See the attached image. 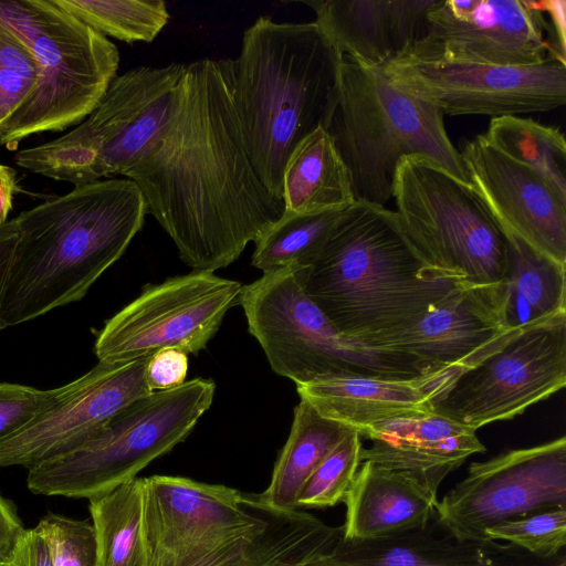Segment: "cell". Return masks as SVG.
I'll use <instances>...</instances> for the list:
<instances>
[{"mask_svg":"<svg viewBox=\"0 0 566 566\" xmlns=\"http://www.w3.org/2000/svg\"><path fill=\"white\" fill-rule=\"evenodd\" d=\"M38 75L29 46L0 20V130L30 95Z\"/></svg>","mask_w":566,"mask_h":566,"instance_id":"cell-35","label":"cell"},{"mask_svg":"<svg viewBox=\"0 0 566 566\" xmlns=\"http://www.w3.org/2000/svg\"><path fill=\"white\" fill-rule=\"evenodd\" d=\"M103 35L133 42H151L169 21L161 0H54Z\"/></svg>","mask_w":566,"mask_h":566,"instance_id":"cell-32","label":"cell"},{"mask_svg":"<svg viewBox=\"0 0 566 566\" xmlns=\"http://www.w3.org/2000/svg\"><path fill=\"white\" fill-rule=\"evenodd\" d=\"M427 21L424 35L397 56L501 66L535 65L548 56L566 62L532 0H436Z\"/></svg>","mask_w":566,"mask_h":566,"instance_id":"cell-16","label":"cell"},{"mask_svg":"<svg viewBox=\"0 0 566 566\" xmlns=\"http://www.w3.org/2000/svg\"><path fill=\"white\" fill-rule=\"evenodd\" d=\"M233 88L232 59L186 65L164 135L125 177L192 271L230 265L284 212L254 169Z\"/></svg>","mask_w":566,"mask_h":566,"instance_id":"cell-1","label":"cell"},{"mask_svg":"<svg viewBox=\"0 0 566 566\" xmlns=\"http://www.w3.org/2000/svg\"><path fill=\"white\" fill-rule=\"evenodd\" d=\"M17 189L15 172L11 167L0 164V224L7 222L12 207V197Z\"/></svg>","mask_w":566,"mask_h":566,"instance_id":"cell-43","label":"cell"},{"mask_svg":"<svg viewBox=\"0 0 566 566\" xmlns=\"http://www.w3.org/2000/svg\"><path fill=\"white\" fill-rule=\"evenodd\" d=\"M214 392L211 379L195 378L133 401L78 448L30 469L28 489L87 500L115 490L182 442Z\"/></svg>","mask_w":566,"mask_h":566,"instance_id":"cell-8","label":"cell"},{"mask_svg":"<svg viewBox=\"0 0 566 566\" xmlns=\"http://www.w3.org/2000/svg\"><path fill=\"white\" fill-rule=\"evenodd\" d=\"M566 385V313L523 329L460 374L432 410L479 428L512 419Z\"/></svg>","mask_w":566,"mask_h":566,"instance_id":"cell-12","label":"cell"},{"mask_svg":"<svg viewBox=\"0 0 566 566\" xmlns=\"http://www.w3.org/2000/svg\"><path fill=\"white\" fill-rule=\"evenodd\" d=\"M501 284L464 287L411 325L376 337L366 346L399 354L423 373L474 367L520 332L504 326Z\"/></svg>","mask_w":566,"mask_h":566,"instance_id":"cell-18","label":"cell"},{"mask_svg":"<svg viewBox=\"0 0 566 566\" xmlns=\"http://www.w3.org/2000/svg\"><path fill=\"white\" fill-rule=\"evenodd\" d=\"M36 527L49 546L53 566H97L93 524L51 513Z\"/></svg>","mask_w":566,"mask_h":566,"instance_id":"cell-36","label":"cell"},{"mask_svg":"<svg viewBox=\"0 0 566 566\" xmlns=\"http://www.w3.org/2000/svg\"><path fill=\"white\" fill-rule=\"evenodd\" d=\"M239 304L272 370L295 385L340 376L410 379L426 375L405 356L340 335L305 294L297 265L263 273L243 285Z\"/></svg>","mask_w":566,"mask_h":566,"instance_id":"cell-9","label":"cell"},{"mask_svg":"<svg viewBox=\"0 0 566 566\" xmlns=\"http://www.w3.org/2000/svg\"><path fill=\"white\" fill-rule=\"evenodd\" d=\"M298 274L307 297L339 334L365 346L471 287L429 264L395 211L361 200L345 209Z\"/></svg>","mask_w":566,"mask_h":566,"instance_id":"cell-2","label":"cell"},{"mask_svg":"<svg viewBox=\"0 0 566 566\" xmlns=\"http://www.w3.org/2000/svg\"><path fill=\"white\" fill-rule=\"evenodd\" d=\"M507 238L502 316L520 332L566 313V264L554 261L517 235Z\"/></svg>","mask_w":566,"mask_h":566,"instance_id":"cell-26","label":"cell"},{"mask_svg":"<svg viewBox=\"0 0 566 566\" xmlns=\"http://www.w3.org/2000/svg\"><path fill=\"white\" fill-rule=\"evenodd\" d=\"M27 530L15 504L0 494V566H10Z\"/></svg>","mask_w":566,"mask_h":566,"instance_id":"cell-39","label":"cell"},{"mask_svg":"<svg viewBox=\"0 0 566 566\" xmlns=\"http://www.w3.org/2000/svg\"><path fill=\"white\" fill-rule=\"evenodd\" d=\"M328 556L353 566H566L565 552L542 559L506 542L458 539L439 524L436 512L424 527L395 537L342 538Z\"/></svg>","mask_w":566,"mask_h":566,"instance_id":"cell-22","label":"cell"},{"mask_svg":"<svg viewBox=\"0 0 566 566\" xmlns=\"http://www.w3.org/2000/svg\"><path fill=\"white\" fill-rule=\"evenodd\" d=\"M438 489L415 472L363 461L344 501L343 539L373 542L424 527L436 512Z\"/></svg>","mask_w":566,"mask_h":566,"instance_id":"cell-23","label":"cell"},{"mask_svg":"<svg viewBox=\"0 0 566 566\" xmlns=\"http://www.w3.org/2000/svg\"><path fill=\"white\" fill-rule=\"evenodd\" d=\"M282 178L284 212L318 213L356 201L348 169L323 127L295 146Z\"/></svg>","mask_w":566,"mask_h":566,"instance_id":"cell-27","label":"cell"},{"mask_svg":"<svg viewBox=\"0 0 566 566\" xmlns=\"http://www.w3.org/2000/svg\"><path fill=\"white\" fill-rule=\"evenodd\" d=\"M392 198L412 244L432 266L471 287L501 284L507 238L471 184L421 156L397 166Z\"/></svg>","mask_w":566,"mask_h":566,"instance_id":"cell-10","label":"cell"},{"mask_svg":"<svg viewBox=\"0 0 566 566\" xmlns=\"http://www.w3.org/2000/svg\"><path fill=\"white\" fill-rule=\"evenodd\" d=\"M342 538V525H327L301 510L265 505L255 527L187 566H305L329 554Z\"/></svg>","mask_w":566,"mask_h":566,"instance_id":"cell-25","label":"cell"},{"mask_svg":"<svg viewBox=\"0 0 566 566\" xmlns=\"http://www.w3.org/2000/svg\"><path fill=\"white\" fill-rule=\"evenodd\" d=\"M345 209L318 213L283 212L254 242L252 265L263 273L289 265H307L321 250Z\"/></svg>","mask_w":566,"mask_h":566,"instance_id":"cell-31","label":"cell"},{"mask_svg":"<svg viewBox=\"0 0 566 566\" xmlns=\"http://www.w3.org/2000/svg\"><path fill=\"white\" fill-rule=\"evenodd\" d=\"M556 509H566L565 436L472 462L436 518L458 539L483 541L491 526Z\"/></svg>","mask_w":566,"mask_h":566,"instance_id":"cell-13","label":"cell"},{"mask_svg":"<svg viewBox=\"0 0 566 566\" xmlns=\"http://www.w3.org/2000/svg\"><path fill=\"white\" fill-rule=\"evenodd\" d=\"M148 359L98 361L80 378L60 387L48 408L0 441V467L30 470L85 443L114 415L153 392L145 378Z\"/></svg>","mask_w":566,"mask_h":566,"instance_id":"cell-17","label":"cell"},{"mask_svg":"<svg viewBox=\"0 0 566 566\" xmlns=\"http://www.w3.org/2000/svg\"><path fill=\"white\" fill-rule=\"evenodd\" d=\"M187 373L188 355L176 348H166L148 359L145 378L149 389L154 392L182 385Z\"/></svg>","mask_w":566,"mask_h":566,"instance_id":"cell-38","label":"cell"},{"mask_svg":"<svg viewBox=\"0 0 566 566\" xmlns=\"http://www.w3.org/2000/svg\"><path fill=\"white\" fill-rule=\"evenodd\" d=\"M327 132L348 169L355 200L385 206L392 198L397 166L408 156L428 158L470 184L443 114L394 86L381 66L343 56Z\"/></svg>","mask_w":566,"mask_h":566,"instance_id":"cell-5","label":"cell"},{"mask_svg":"<svg viewBox=\"0 0 566 566\" xmlns=\"http://www.w3.org/2000/svg\"><path fill=\"white\" fill-rule=\"evenodd\" d=\"M10 566H53L49 546L36 526L27 530Z\"/></svg>","mask_w":566,"mask_h":566,"instance_id":"cell-40","label":"cell"},{"mask_svg":"<svg viewBox=\"0 0 566 566\" xmlns=\"http://www.w3.org/2000/svg\"><path fill=\"white\" fill-rule=\"evenodd\" d=\"M242 284L213 272L191 271L147 284L109 318L95 342L98 361L148 359L166 348L197 355L240 301Z\"/></svg>","mask_w":566,"mask_h":566,"instance_id":"cell-11","label":"cell"},{"mask_svg":"<svg viewBox=\"0 0 566 566\" xmlns=\"http://www.w3.org/2000/svg\"><path fill=\"white\" fill-rule=\"evenodd\" d=\"M470 184L500 223L538 252L566 264V199L534 170L478 135L460 150Z\"/></svg>","mask_w":566,"mask_h":566,"instance_id":"cell-19","label":"cell"},{"mask_svg":"<svg viewBox=\"0 0 566 566\" xmlns=\"http://www.w3.org/2000/svg\"><path fill=\"white\" fill-rule=\"evenodd\" d=\"M144 500L143 478L88 500L97 566H146Z\"/></svg>","mask_w":566,"mask_h":566,"instance_id":"cell-29","label":"cell"},{"mask_svg":"<svg viewBox=\"0 0 566 566\" xmlns=\"http://www.w3.org/2000/svg\"><path fill=\"white\" fill-rule=\"evenodd\" d=\"M142 190L128 178L75 186L21 212L0 303V326L80 301L126 251L145 223Z\"/></svg>","mask_w":566,"mask_h":566,"instance_id":"cell-3","label":"cell"},{"mask_svg":"<svg viewBox=\"0 0 566 566\" xmlns=\"http://www.w3.org/2000/svg\"><path fill=\"white\" fill-rule=\"evenodd\" d=\"M533 6L542 12H546L551 19L553 41L558 53L566 57V1L548 0L533 1Z\"/></svg>","mask_w":566,"mask_h":566,"instance_id":"cell-41","label":"cell"},{"mask_svg":"<svg viewBox=\"0 0 566 566\" xmlns=\"http://www.w3.org/2000/svg\"><path fill=\"white\" fill-rule=\"evenodd\" d=\"M380 66L394 86L443 115L493 118L552 111L566 103V62L552 56L525 66L395 56Z\"/></svg>","mask_w":566,"mask_h":566,"instance_id":"cell-14","label":"cell"},{"mask_svg":"<svg viewBox=\"0 0 566 566\" xmlns=\"http://www.w3.org/2000/svg\"><path fill=\"white\" fill-rule=\"evenodd\" d=\"M361 437L352 430L307 479L296 509H326L344 503L361 463Z\"/></svg>","mask_w":566,"mask_h":566,"instance_id":"cell-33","label":"cell"},{"mask_svg":"<svg viewBox=\"0 0 566 566\" xmlns=\"http://www.w3.org/2000/svg\"><path fill=\"white\" fill-rule=\"evenodd\" d=\"M0 20L29 46L39 69L32 92L0 130V145L14 150L25 137L88 116L116 77L119 53L54 0H0Z\"/></svg>","mask_w":566,"mask_h":566,"instance_id":"cell-6","label":"cell"},{"mask_svg":"<svg viewBox=\"0 0 566 566\" xmlns=\"http://www.w3.org/2000/svg\"><path fill=\"white\" fill-rule=\"evenodd\" d=\"M59 388L39 390L33 387L0 382V441L10 437L48 408Z\"/></svg>","mask_w":566,"mask_h":566,"instance_id":"cell-37","label":"cell"},{"mask_svg":"<svg viewBox=\"0 0 566 566\" xmlns=\"http://www.w3.org/2000/svg\"><path fill=\"white\" fill-rule=\"evenodd\" d=\"M18 239L15 220L0 224V303ZM0 331H2L0 326Z\"/></svg>","mask_w":566,"mask_h":566,"instance_id":"cell-42","label":"cell"},{"mask_svg":"<svg viewBox=\"0 0 566 566\" xmlns=\"http://www.w3.org/2000/svg\"><path fill=\"white\" fill-rule=\"evenodd\" d=\"M144 482L146 566H179L211 554L255 527L265 505L258 494L184 476Z\"/></svg>","mask_w":566,"mask_h":566,"instance_id":"cell-15","label":"cell"},{"mask_svg":"<svg viewBox=\"0 0 566 566\" xmlns=\"http://www.w3.org/2000/svg\"><path fill=\"white\" fill-rule=\"evenodd\" d=\"M436 0H311L315 24L336 52L380 66L418 42Z\"/></svg>","mask_w":566,"mask_h":566,"instance_id":"cell-21","label":"cell"},{"mask_svg":"<svg viewBox=\"0 0 566 566\" xmlns=\"http://www.w3.org/2000/svg\"><path fill=\"white\" fill-rule=\"evenodd\" d=\"M342 60L314 21L279 23L259 17L243 32L233 60V98L254 169L277 200L292 150L331 124Z\"/></svg>","mask_w":566,"mask_h":566,"instance_id":"cell-4","label":"cell"},{"mask_svg":"<svg viewBox=\"0 0 566 566\" xmlns=\"http://www.w3.org/2000/svg\"><path fill=\"white\" fill-rule=\"evenodd\" d=\"M482 135L497 150L538 174L566 199V140L558 128L510 115L491 118Z\"/></svg>","mask_w":566,"mask_h":566,"instance_id":"cell-30","label":"cell"},{"mask_svg":"<svg viewBox=\"0 0 566 566\" xmlns=\"http://www.w3.org/2000/svg\"><path fill=\"white\" fill-rule=\"evenodd\" d=\"M460 374L447 369L410 379L329 377L296 385V391L322 417L365 437L385 422L432 412L433 402Z\"/></svg>","mask_w":566,"mask_h":566,"instance_id":"cell-20","label":"cell"},{"mask_svg":"<svg viewBox=\"0 0 566 566\" xmlns=\"http://www.w3.org/2000/svg\"><path fill=\"white\" fill-rule=\"evenodd\" d=\"M305 566H353L348 564H344L340 562H337L328 556V554L323 555L311 563L306 564Z\"/></svg>","mask_w":566,"mask_h":566,"instance_id":"cell-44","label":"cell"},{"mask_svg":"<svg viewBox=\"0 0 566 566\" xmlns=\"http://www.w3.org/2000/svg\"><path fill=\"white\" fill-rule=\"evenodd\" d=\"M186 65L137 66L112 81L98 105L70 133L20 150L17 165L81 186L125 176L158 144Z\"/></svg>","mask_w":566,"mask_h":566,"instance_id":"cell-7","label":"cell"},{"mask_svg":"<svg viewBox=\"0 0 566 566\" xmlns=\"http://www.w3.org/2000/svg\"><path fill=\"white\" fill-rule=\"evenodd\" d=\"M361 462L411 471L440 485L470 455L485 451L476 430L437 412L385 422L370 429Z\"/></svg>","mask_w":566,"mask_h":566,"instance_id":"cell-24","label":"cell"},{"mask_svg":"<svg viewBox=\"0 0 566 566\" xmlns=\"http://www.w3.org/2000/svg\"><path fill=\"white\" fill-rule=\"evenodd\" d=\"M353 429L322 417L307 401L294 408L287 440L282 448L268 488L258 494L261 502L276 511H295L303 485Z\"/></svg>","mask_w":566,"mask_h":566,"instance_id":"cell-28","label":"cell"},{"mask_svg":"<svg viewBox=\"0 0 566 566\" xmlns=\"http://www.w3.org/2000/svg\"><path fill=\"white\" fill-rule=\"evenodd\" d=\"M485 537L511 543L542 559L554 558L565 552L566 509L544 511L491 526Z\"/></svg>","mask_w":566,"mask_h":566,"instance_id":"cell-34","label":"cell"}]
</instances>
